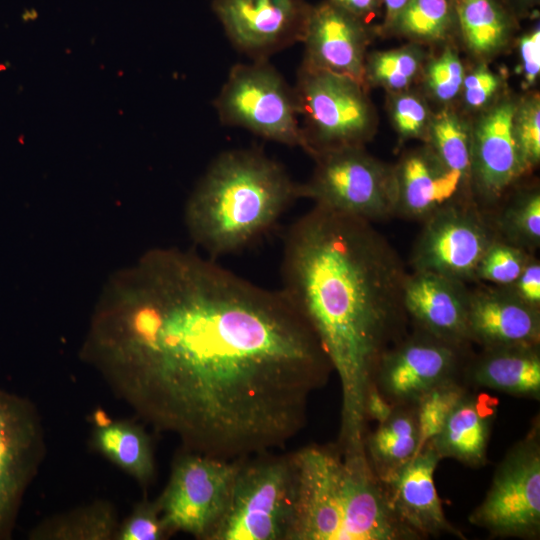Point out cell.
Listing matches in <instances>:
<instances>
[{"instance_id": "1", "label": "cell", "mask_w": 540, "mask_h": 540, "mask_svg": "<svg viewBox=\"0 0 540 540\" xmlns=\"http://www.w3.org/2000/svg\"><path fill=\"white\" fill-rule=\"evenodd\" d=\"M83 353L154 428L228 460L293 439L333 371L280 289L177 248L150 250L109 281Z\"/></svg>"}, {"instance_id": "2", "label": "cell", "mask_w": 540, "mask_h": 540, "mask_svg": "<svg viewBox=\"0 0 540 540\" xmlns=\"http://www.w3.org/2000/svg\"><path fill=\"white\" fill-rule=\"evenodd\" d=\"M408 271L373 223L314 205L284 237L281 291L307 321L342 393L337 445L365 453V405L381 356L408 333Z\"/></svg>"}, {"instance_id": "3", "label": "cell", "mask_w": 540, "mask_h": 540, "mask_svg": "<svg viewBox=\"0 0 540 540\" xmlns=\"http://www.w3.org/2000/svg\"><path fill=\"white\" fill-rule=\"evenodd\" d=\"M297 472L290 540H419L395 513L366 453L310 445L292 453Z\"/></svg>"}, {"instance_id": "4", "label": "cell", "mask_w": 540, "mask_h": 540, "mask_svg": "<svg viewBox=\"0 0 540 540\" xmlns=\"http://www.w3.org/2000/svg\"><path fill=\"white\" fill-rule=\"evenodd\" d=\"M299 198V184L263 152L221 153L207 168L185 209L192 240L210 258L237 252L270 230Z\"/></svg>"}, {"instance_id": "5", "label": "cell", "mask_w": 540, "mask_h": 540, "mask_svg": "<svg viewBox=\"0 0 540 540\" xmlns=\"http://www.w3.org/2000/svg\"><path fill=\"white\" fill-rule=\"evenodd\" d=\"M242 459L230 502L210 540H290L296 509L293 455Z\"/></svg>"}, {"instance_id": "6", "label": "cell", "mask_w": 540, "mask_h": 540, "mask_svg": "<svg viewBox=\"0 0 540 540\" xmlns=\"http://www.w3.org/2000/svg\"><path fill=\"white\" fill-rule=\"evenodd\" d=\"M294 91L305 121L302 149L312 158L370 137L374 117L361 83L302 63Z\"/></svg>"}, {"instance_id": "7", "label": "cell", "mask_w": 540, "mask_h": 540, "mask_svg": "<svg viewBox=\"0 0 540 540\" xmlns=\"http://www.w3.org/2000/svg\"><path fill=\"white\" fill-rule=\"evenodd\" d=\"M314 171L299 184V198L371 223L394 216V168L380 163L361 147L321 153L313 157Z\"/></svg>"}, {"instance_id": "8", "label": "cell", "mask_w": 540, "mask_h": 540, "mask_svg": "<svg viewBox=\"0 0 540 540\" xmlns=\"http://www.w3.org/2000/svg\"><path fill=\"white\" fill-rule=\"evenodd\" d=\"M214 106L224 124L303 148L295 91L266 59L233 66Z\"/></svg>"}, {"instance_id": "9", "label": "cell", "mask_w": 540, "mask_h": 540, "mask_svg": "<svg viewBox=\"0 0 540 540\" xmlns=\"http://www.w3.org/2000/svg\"><path fill=\"white\" fill-rule=\"evenodd\" d=\"M468 521L495 537L540 536V423L505 454L483 501Z\"/></svg>"}, {"instance_id": "10", "label": "cell", "mask_w": 540, "mask_h": 540, "mask_svg": "<svg viewBox=\"0 0 540 540\" xmlns=\"http://www.w3.org/2000/svg\"><path fill=\"white\" fill-rule=\"evenodd\" d=\"M241 461L188 450L177 457L156 500L168 533L181 531L210 540L227 511Z\"/></svg>"}, {"instance_id": "11", "label": "cell", "mask_w": 540, "mask_h": 540, "mask_svg": "<svg viewBox=\"0 0 540 540\" xmlns=\"http://www.w3.org/2000/svg\"><path fill=\"white\" fill-rule=\"evenodd\" d=\"M422 222L411 254L412 270L477 283L480 259L498 237L489 216L472 200L457 199Z\"/></svg>"}, {"instance_id": "12", "label": "cell", "mask_w": 540, "mask_h": 540, "mask_svg": "<svg viewBox=\"0 0 540 540\" xmlns=\"http://www.w3.org/2000/svg\"><path fill=\"white\" fill-rule=\"evenodd\" d=\"M472 345H456L414 328L381 356L373 384L391 404H417L433 388L463 381Z\"/></svg>"}, {"instance_id": "13", "label": "cell", "mask_w": 540, "mask_h": 540, "mask_svg": "<svg viewBox=\"0 0 540 540\" xmlns=\"http://www.w3.org/2000/svg\"><path fill=\"white\" fill-rule=\"evenodd\" d=\"M43 453L36 409L27 400L0 390V539L10 536Z\"/></svg>"}, {"instance_id": "14", "label": "cell", "mask_w": 540, "mask_h": 540, "mask_svg": "<svg viewBox=\"0 0 540 540\" xmlns=\"http://www.w3.org/2000/svg\"><path fill=\"white\" fill-rule=\"evenodd\" d=\"M515 113L512 103H501L481 119L471 138L470 195L488 216L527 172L515 136Z\"/></svg>"}, {"instance_id": "15", "label": "cell", "mask_w": 540, "mask_h": 540, "mask_svg": "<svg viewBox=\"0 0 540 540\" xmlns=\"http://www.w3.org/2000/svg\"><path fill=\"white\" fill-rule=\"evenodd\" d=\"M212 6L232 44L255 60L301 41L310 8L304 0H214Z\"/></svg>"}, {"instance_id": "16", "label": "cell", "mask_w": 540, "mask_h": 540, "mask_svg": "<svg viewBox=\"0 0 540 540\" xmlns=\"http://www.w3.org/2000/svg\"><path fill=\"white\" fill-rule=\"evenodd\" d=\"M301 42L306 52L303 64L363 84L365 22L327 0L310 6Z\"/></svg>"}, {"instance_id": "17", "label": "cell", "mask_w": 540, "mask_h": 540, "mask_svg": "<svg viewBox=\"0 0 540 540\" xmlns=\"http://www.w3.org/2000/svg\"><path fill=\"white\" fill-rule=\"evenodd\" d=\"M403 302L409 322L440 340L472 345L468 333L469 287L427 271L408 272Z\"/></svg>"}, {"instance_id": "18", "label": "cell", "mask_w": 540, "mask_h": 540, "mask_svg": "<svg viewBox=\"0 0 540 540\" xmlns=\"http://www.w3.org/2000/svg\"><path fill=\"white\" fill-rule=\"evenodd\" d=\"M468 333L482 349L540 344V309L508 287L475 283L469 288Z\"/></svg>"}, {"instance_id": "19", "label": "cell", "mask_w": 540, "mask_h": 540, "mask_svg": "<svg viewBox=\"0 0 540 540\" xmlns=\"http://www.w3.org/2000/svg\"><path fill=\"white\" fill-rule=\"evenodd\" d=\"M440 460L431 443H427L382 482L395 513L420 539L444 534L464 539L446 518L436 491L434 473Z\"/></svg>"}, {"instance_id": "20", "label": "cell", "mask_w": 540, "mask_h": 540, "mask_svg": "<svg viewBox=\"0 0 540 540\" xmlns=\"http://www.w3.org/2000/svg\"><path fill=\"white\" fill-rule=\"evenodd\" d=\"M395 174L394 216L424 221L433 212L463 195V177L446 168L429 150L406 155Z\"/></svg>"}, {"instance_id": "21", "label": "cell", "mask_w": 540, "mask_h": 540, "mask_svg": "<svg viewBox=\"0 0 540 540\" xmlns=\"http://www.w3.org/2000/svg\"><path fill=\"white\" fill-rule=\"evenodd\" d=\"M463 381L467 386L539 400L540 344L482 349L471 355Z\"/></svg>"}, {"instance_id": "22", "label": "cell", "mask_w": 540, "mask_h": 540, "mask_svg": "<svg viewBox=\"0 0 540 540\" xmlns=\"http://www.w3.org/2000/svg\"><path fill=\"white\" fill-rule=\"evenodd\" d=\"M496 413V399L468 390L440 432L428 443H431L441 459L452 458L463 465L481 467L487 461Z\"/></svg>"}, {"instance_id": "23", "label": "cell", "mask_w": 540, "mask_h": 540, "mask_svg": "<svg viewBox=\"0 0 540 540\" xmlns=\"http://www.w3.org/2000/svg\"><path fill=\"white\" fill-rule=\"evenodd\" d=\"M367 459L381 481L411 460L419 449L417 404H397L374 432L366 434Z\"/></svg>"}, {"instance_id": "24", "label": "cell", "mask_w": 540, "mask_h": 540, "mask_svg": "<svg viewBox=\"0 0 540 540\" xmlns=\"http://www.w3.org/2000/svg\"><path fill=\"white\" fill-rule=\"evenodd\" d=\"M96 448L142 485L154 477L151 440L139 425L128 421L99 422L94 430Z\"/></svg>"}, {"instance_id": "25", "label": "cell", "mask_w": 540, "mask_h": 540, "mask_svg": "<svg viewBox=\"0 0 540 540\" xmlns=\"http://www.w3.org/2000/svg\"><path fill=\"white\" fill-rule=\"evenodd\" d=\"M454 7L457 26L475 53H492L506 41L513 15L504 0H454Z\"/></svg>"}, {"instance_id": "26", "label": "cell", "mask_w": 540, "mask_h": 540, "mask_svg": "<svg viewBox=\"0 0 540 540\" xmlns=\"http://www.w3.org/2000/svg\"><path fill=\"white\" fill-rule=\"evenodd\" d=\"M118 528L113 507L108 503L97 502L41 523L30 533V538L108 540L115 539Z\"/></svg>"}, {"instance_id": "27", "label": "cell", "mask_w": 540, "mask_h": 540, "mask_svg": "<svg viewBox=\"0 0 540 540\" xmlns=\"http://www.w3.org/2000/svg\"><path fill=\"white\" fill-rule=\"evenodd\" d=\"M489 218L499 238L536 254L540 248L538 189L507 196Z\"/></svg>"}, {"instance_id": "28", "label": "cell", "mask_w": 540, "mask_h": 540, "mask_svg": "<svg viewBox=\"0 0 540 540\" xmlns=\"http://www.w3.org/2000/svg\"><path fill=\"white\" fill-rule=\"evenodd\" d=\"M457 25L454 0H411L392 25L419 40H439Z\"/></svg>"}, {"instance_id": "29", "label": "cell", "mask_w": 540, "mask_h": 540, "mask_svg": "<svg viewBox=\"0 0 540 540\" xmlns=\"http://www.w3.org/2000/svg\"><path fill=\"white\" fill-rule=\"evenodd\" d=\"M432 151L441 163L459 173L466 184L470 182L471 138L459 118L442 112L431 127Z\"/></svg>"}, {"instance_id": "30", "label": "cell", "mask_w": 540, "mask_h": 540, "mask_svg": "<svg viewBox=\"0 0 540 540\" xmlns=\"http://www.w3.org/2000/svg\"><path fill=\"white\" fill-rule=\"evenodd\" d=\"M468 390L464 381H450L433 388L418 401V452L440 432L448 416Z\"/></svg>"}, {"instance_id": "31", "label": "cell", "mask_w": 540, "mask_h": 540, "mask_svg": "<svg viewBox=\"0 0 540 540\" xmlns=\"http://www.w3.org/2000/svg\"><path fill=\"white\" fill-rule=\"evenodd\" d=\"M526 250L497 237L483 254L476 270L477 283L510 286L531 256Z\"/></svg>"}, {"instance_id": "32", "label": "cell", "mask_w": 540, "mask_h": 540, "mask_svg": "<svg viewBox=\"0 0 540 540\" xmlns=\"http://www.w3.org/2000/svg\"><path fill=\"white\" fill-rule=\"evenodd\" d=\"M419 64L420 60L414 51L394 50L374 56L369 72L374 81L398 90L410 84Z\"/></svg>"}, {"instance_id": "33", "label": "cell", "mask_w": 540, "mask_h": 540, "mask_svg": "<svg viewBox=\"0 0 540 540\" xmlns=\"http://www.w3.org/2000/svg\"><path fill=\"white\" fill-rule=\"evenodd\" d=\"M515 136L526 171L540 160V106L538 99L525 103L515 113Z\"/></svg>"}, {"instance_id": "34", "label": "cell", "mask_w": 540, "mask_h": 540, "mask_svg": "<svg viewBox=\"0 0 540 540\" xmlns=\"http://www.w3.org/2000/svg\"><path fill=\"white\" fill-rule=\"evenodd\" d=\"M168 534L157 501L139 503L119 526L116 540H160Z\"/></svg>"}, {"instance_id": "35", "label": "cell", "mask_w": 540, "mask_h": 540, "mask_svg": "<svg viewBox=\"0 0 540 540\" xmlns=\"http://www.w3.org/2000/svg\"><path fill=\"white\" fill-rule=\"evenodd\" d=\"M464 80L463 65L456 54L446 50L428 69V84L441 101L453 99Z\"/></svg>"}, {"instance_id": "36", "label": "cell", "mask_w": 540, "mask_h": 540, "mask_svg": "<svg viewBox=\"0 0 540 540\" xmlns=\"http://www.w3.org/2000/svg\"><path fill=\"white\" fill-rule=\"evenodd\" d=\"M393 118L398 132L403 137H416L426 123L427 109L419 98L402 95L394 103Z\"/></svg>"}, {"instance_id": "37", "label": "cell", "mask_w": 540, "mask_h": 540, "mask_svg": "<svg viewBox=\"0 0 540 540\" xmlns=\"http://www.w3.org/2000/svg\"><path fill=\"white\" fill-rule=\"evenodd\" d=\"M466 103L473 108L485 105L496 92L497 76L486 68H479L463 80Z\"/></svg>"}, {"instance_id": "38", "label": "cell", "mask_w": 540, "mask_h": 540, "mask_svg": "<svg viewBox=\"0 0 540 540\" xmlns=\"http://www.w3.org/2000/svg\"><path fill=\"white\" fill-rule=\"evenodd\" d=\"M507 287L520 300L540 309V261L536 255L531 256L519 277Z\"/></svg>"}, {"instance_id": "39", "label": "cell", "mask_w": 540, "mask_h": 540, "mask_svg": "<svg viewBox=\"0 0 540 540\" xmlns=\"http://www.w3.org/2000/svg\"><path fill=\"white\" fill-rule=\"evenodd\" d=\"M523 73L527 84L534 83L540 71V30L535 28L520 40Z\"/></svg>"}, {"instance_id": "40", "label": "cell", "mask_w": 540, "mask_h": 540, "mask_svg": "<svg viewBox=\"0 0 540 540\" xmlns=\"http://www.w3.org/2000/svg\"><path fill=\"white\" fill-rule=\"evenodd\" d=\"M393 404L386 400L373 384L368 392L365 412L368 421L375 420L378 423L383 421L391 413Z\"/></svg>"}, {"instance_id": "41", "label": "cell", "mask_w": 540, "mask_h": 540, "mask_svg": "<svg viewBox=\"0 0 540 540\" xmlns=\"http://www.w3.org/2000/svg\"><path fill=\"white\" fill-rule=\"evenodd\" d=\"M336 6L365 22L379 9L381 0H329Z\"/></svg>"}, {"instance_id": "42", "label": "cell", "mask_w": 540, "mask_h": 540, "mask_svg": "<svg viewBox=\"0 0 540 540\" xmlns=\"http://www.w3.org/2000/svg\"><path fill=\"white\" fill-rule=\"evenodd\" d=\"M411 0H381L384 6V25L391 28L396 18Z\"/></svg>"}, {"instance_id": "43", "label": "cell", "mask_w": 540, "mask_h": 540, "mask_svg": "<svg viewBox=\"0 0 540 540\" xmlns=\"http://www.w3.org/2000/svg\"><path fill=\"white\" fill-rule=\"evenodd\" d=\"M511 8L512 6L519 10H527L536 5L538 0H504Z\"/></svg>"}]
</instances>
